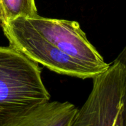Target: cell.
Masks as SVG:
<instances>
[{
  "label": "cell",
  "mask_w": 126,
  "mask_h": 126,
  "mask_svg": "<svg viewBox=\"0 0 126 126\" xmlns=\"http://www.w3.org/2000/svg\"><path fill=\"white\" fill-rule=\"evenodd\" d=\"M78 111L68 102L47 101L16 118L10 126H73Z\"/></svg>",
  "instance_id": "5b68a950"
},
{
  "label": "cell",
  "mask_w": 126,
  "mask_h": 126,
  "mask_svg": "<svg viewBox=\"0 0 126 126\" xmlns=\"http://www.w3.org/2000/svg\"><path fill=\"white\" fill-rule=\"evenodd\" d=\"M19 18L44 38L50 47L81 62L97 75L110 66L90 43L78 22L46 18L39 15Z\"/></svg>",
  "instance_id": "3957f363"
},
{
  "label": "cell",
  "mask_w": 126,
  "mask_h": 126,
  "mask_svg": "<svg viewBox=\"0 0 126 126\" xmlns=\"http://www.w3.org/2000/svg\"><path fill=\"white\" fill-rule=\"evenodd\" d=\"M92 79V92L78 111L73 126H124L125 65L116 59Z\"/></svg>",
  "instance_id": "7a4b0ae2"
},
{
  "label": "cell",
  "mask_w": 126,
  "mask_h": 126,
  "mask_svg": "<svg viewBox=\"0 0 126 126\" xmlns=\"http://www.w3.org/2000/svg\"><path fill=\"white\" fill-rule=\"evenodd\" d=\"M38 63L11 47L0 46V126H10L50 94Z\"/></svg>",
  "instance_id": "6da1fadb"
},
{
  "label": "cell",
  "mask_w": 126,
  "mask_h": 126,
  "mask_svg": "<svg viewBox=\"0 0 126 126\" xmlns=\"http://www.w3.org/2000/svg\"><path fill=\"white\" fill-rule=\"evenodd\" d=\"M116 60H119L123 63L126 67V46L123 49L121 54L118 55ZM123 120H124V126H126V94L124 97V111H123Z\"/></svg>",
  "instance_id": "52a82bcc"
},
{
  "label": "cell",
  "mask_w": 126,
  "mask_h": 126,
  "mask_svg": "<svg viewBox=\"0 0 126 126\" xmlns=\"http://www.w3.org/2000/svg\"><path fill=\"white\" fill-rule=\"evenodd\" d=\"M38 15L34 0H0V23Z\"/></svg>",
  "instance_id": "8992f818"
},
{
  "label": "cell",
  "mask_w": 126,
  "mask_h": 126,
  "mask_svg": "<svg viewBox=\"0 0 126 126\" xmlns=\"http://www.w3.org/2000/svg\"><path fill=\"white\" fill-rule=\"evenodd\" d=\"M9 46L38 64L60 75L81 79L97 75L81 62L51 47L40 35L19 18L1 23Z\"/></svg>",
  "instance_id": "277c9868"
}]
</instances>
